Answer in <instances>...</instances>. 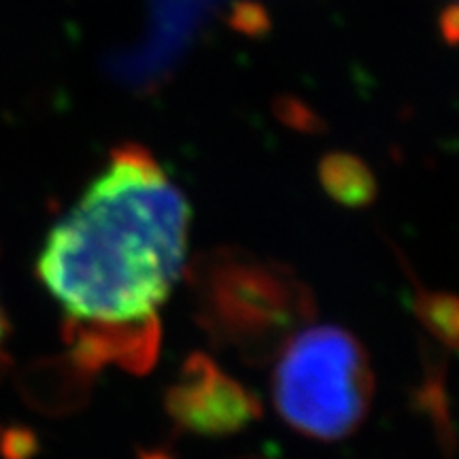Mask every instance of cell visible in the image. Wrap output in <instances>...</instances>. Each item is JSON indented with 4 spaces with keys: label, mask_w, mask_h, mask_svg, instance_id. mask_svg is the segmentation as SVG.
Wrapping results in <instances>:
<instances>
[{
    "label": "cell",
    "mask_w": 459,
    "mask_h": 459,
    "mask_svg": "<svg viewBox=\"0 0 459 459\" xmlns=\"http://www.w3.org/2000/svg\"><path fill=\"white\" fill-rule=\"evenodd\" d=\"M94 377L68 355L45 359L26 372L24 394L39 411L66 415L88 404Z\"/></svg>",
    "instance_id": "obj_6"
},
{
    "label": "cell",
    "mask_w": 459,
    "mask_h": 459,
    "mask_svg": "<svg viewBox=\"0 0 459 459\" xmlns=\"http://www.w3.org/2000/svg\"><path fill=\"white\" fill-rule=\"evenodd\" d=\"M412 313L429 334L438 338L445 347L459 353V296L449 291H432L421 287L412 277Z\"/></svg>",
    "instance_id": "obj_8"
},
{
    "label": "cell",
    "mask_w": 459,
    "mask_h": 459,
    "mask_svg": "<svg viewBox=\"0 0 459 459\" xmlns=\"http://www.w3.org/2000/svg\"><path fill=\"white\" fill-rule=\"evenodd\" d=\"M136 459H175V457H172L169 451H162V449H152V451L139 449L136 451Z\"/></svg>",
    "instance_id": "obj_11"
},
{
    "label": "cell",
    "mask_w": 459,
    "mask_h": 459,
    "mask_svg": "<svg viewBox=\"0 0 459 459\" xmlns=\"http://www.w3.org/2000/svg\"><path fill=\"white\" fill-rule=\"evenodd\" d=\"M324 186L338 203L364 206L375 198V181L370 172L355 160L336 158L324 164Z\"/></svg>",
    "instance_id": "obj_9"
},
{
    "label": "cell",
    "mask_w": 459,
    "mask_h": 459,
    "mask_svg": "<svg viewBox=\"0 0 459 459\" xmlns=\"http://www.w3.org/2000/svg\"><path fill=\"white\" fill-rule=\"evenodd\" d=\"M237 459H271V457H260V455H247V457H237Z\"/></svg>",
    "instance_id": "obj_13"
},
{
    "label": "cell",
    "mask_w": 459,
    "mask_h": 459,
    "mask_svg": "<svg viewBox=\"0 0 459 459\" xmlns=\"http://www.w3.org/2000/svg\"><path fill=\"white\" fill-rule=\"evenodd\" d=\"M194 319L217 349L249 366L277 359L285 344L317 317L308 285L277 260L217 247L186 266Z\"/></svg>",
    "instance_id": "obj_2"
},
{
    "label": "cell",
    "mask_w": 459,
    "mask_h": 459,
    "mask_svg": "<svg viewBox=\"0 0 459 459\" xmlns=\"http://www.w3.org/2000/svg\"><path fill=\"white\" fill-rule=\"evenodd\" d=\"M7 332H9V324L3 313V307H0V358H3V344H4V338H7Z\"/></svg>",
    "instance_id": "obj_12"
},
{
    "label": "cell",
    "mask_w": 459,
    "mask_h": 459,
    "mask_svg": "<svg viewBox=\"0 0 459 459\" xmlns=\"http://www.w3.org/2000/svg\"><path fill=\"white\" fill-rule=\"evenodd\" d=\"M62 336L68 358L91 375L107 364H117L132 375H147L158 361L162 325L156 313L134 321L65 319Z\"/></svg>",
    "instance_id": "obj_5"
},
{
    "label": "cell",
    "mask_w": 459,
    "mask_h": 459,
    "mask_svg": "<svg viewBox=\"0 0 459 459\" xmlns=\"http://www.w3.org/2000/svg\"><path fill=\"white\" fill-rule=\"evenodd\" d=\"M166 415L177 428L198 436L243 432L262 417V402L209 355L192 353L164 394Z\"/></svg>",
    "instance_id": "obj_4"
},
{
    "label": "cell",
    "mask_w": 459,
    "mask_h": 459,
    "mask_svg": "<svg viewBox=\"0 0 459 459\" xmlns=\"http://www.w3.org/2000/svg\"><path fill=\"white\" fill-rule=\"evenodd\" d=\"M189 220L187 198L153 153L122 145L51 228L37 274L66 319H143L186 273Z\"/></svg>",
    "instance_id": "obj_1"
},
{
    "label": "cell",
    "mask_w": 459,
    "mask_h": 459,
    "mask_svg": "<svg viewBox=\"0 0 459 459\" xmlns=\"http://www.w3.org/2000/svg\"><path fill=\"white\" fill-rule=\"evenodd\" d=\"M440 28H443V37L446 43L459 45V3H453L443 11Z\"/></svg>",
    "instance_id": "obj_10"
},
{
    "label": "cell",
    "mask_w": 459,
    "mask_h": 459,
    "mask_svg": "<svg viewBox=\"0 0 459 459\" xmlns=\"http://www.w3.org/2000/svg\"><path fill=\"white\" fill-rule=\"evenodd\" d=\"M423 364H426V372H423L419 387L411 395L412 409L423 412L432 421L436 438L443 446L445 459H453L455 455V432H453L449 395H446L445 385V361L434 359V355L428 353L423 358Z\"/></svg>",
    "instance_id": "obj_7"
},
{
    "label": "cell",
    "mask_w": 459,
    "mask_h": 459,
    "mask_svg": "<svg viewBox=\"0 0 459 459\" xmlns=\"http://www.w3.org/2000/svg\"><path fill=\"white\" fill-rule=\"evenodd\" d=\"M375 375L351 332L319 325L298 332L279 353L273 375L274 409L302 436L334 443L368 415Z\"/></svg>",
    "instance_id": "obj_3"
}]
</instances>
